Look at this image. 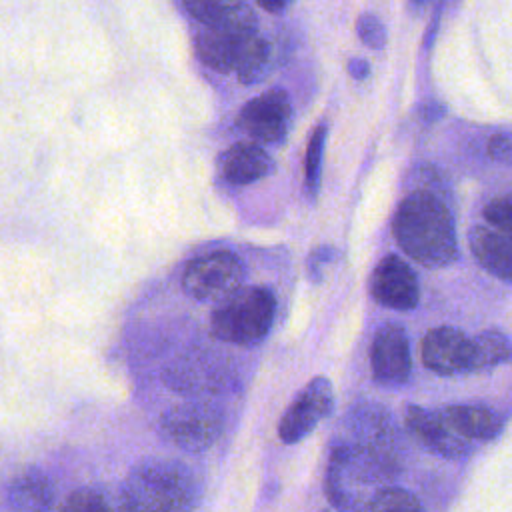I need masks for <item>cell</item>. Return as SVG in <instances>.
<instances>
[{
	"instance_id": "cell-1",
	"label": "cell",
	"mask_w": 512,
	"mask_h": 512,
	"mask_svg": "<svg viewBox=\"0 0 512 512\" xmlns=\"http://www.w3.org/2000/svg\"><path fill=\"white\" fill-rule=\"evenodd\" d=\"M360 424L356 440L334 444L328 456L324 492L338 512H366L398 470L388 422L366 418Z\"/></svg>"
},
{
	"instance_id": "cell-2",
	"label": "cell",
	"mask_w": 512,
	"mask_h": 512,
	"mask_svg": "<svg viewBox=\"0 0 512 512\" xmlns=\"http://www.w3.org/2000/svg\"><path fill=\"white\" fill-rule=\"evenodd\" d=\"M392 232L398 246L424 268H444L458 258L454 218L432 192H410L398 204Z\"/></svg>"
},
{
	"instance_id": "cell-3",
	"label": "cell",
	"mask_w": 512,
	"mask_h": 512,
	"mask_svg": "<svg viewBox=\"0 0 512 512\" xmlns=\"http://www.w3.org/2000/svg\"><path fill=\"white\" fill-rule=\"evenodd\" d=\"M122 494L138 512H192L200 502V482L178 460L150 458L128 472Z\"/></svg>"
},
{
	"instance_id": "cell-4",
	"label": "cell",
	"mask_w": 512,
	"mask_h": 512,
	"mask_svg": "<svg viewBox=\"0 0 512 512\" xmlns=\"http://www.w3.org/2000/svg\"><path fill=\"white\" fill-rule=\"evenodd\" d=\"M274 314V294L262 286H248L236 290L214 308L210 316V330L224 342L252 346L268 334Z\"/></svg>"
},
{
	"instance_id": "cell-5",
	"label": "cell",
	"mask_w": 512,
	"mask_h": 512,
	"mask_svg": "<svg viewBox=\"0 0 512 512\" xmlns=\"http://www.w3.org/2000/svg\"><path fill=\"white\" fill-rule=\"evenodd\" d=\"M198 58L216 72H234L242 84H254L266 74L270 46L258 32L204 30L196 36Z\"/></svg>"
},
{
	"instance_id": "cell-6",
	"label": "cell",
	"mask_w": 512,
	"mask_h": 512,
	"mask_svg": "<svg viewBox=\"0 0 512 512\" xmlns=\"http://www.w3.org/2000/svg\"><path fill=\"white\" fill-rule=\"evenodd\" d=\"M158 430L164 440L186 452H204L216 444L224 430L222 410L206 400H190L168 408Z\"/></svg>"
},
{
	"instance_id": "cell-7",
	"label": "cell",
	"mask_w": 512,
	"mask_h": 512,
	"mask_svg": "<svg viewBox=\"0 0 512 512\" xmlns=\"http://www.w3.org/2000/svg\"><path fill=\"white\" fill-rule=\"evenodd\" d=\"M242 280V260L228 250H216L198 256L186 266L182 286L196 300L220 304L242 288Z\"/></svg>"
},
{
	"instance_id": "cell-8",
	"label": "cell",
	"mask_w": 512,
	"mask_h": 512,
	"mask_svg": "<svg viewBox=\"0 0 512 512\" xmlns=\"http://www.w3.org/2000/svg\"><path fill=\"white\" fill-rule=\"evenodd\" d=\"M164 380L172 390L200 398L228 390L234 382V376L230 364L224 358L210 352H192L182 354L176 362H172L164 372Z\"/></svg>"
},
{
	"instance_id": "cell-9",
	"label": "cell",
	"mask_w": 512,
	"mask_h": 512,
	"mask_svg": "<svg viewBox=\"0 0 512 512\" xmlns=\"http://www.w3.org/2000/svg\"><path fill=\"white\" fill-rule=\"evenodd\" d=\"M334 408V390L326 376L312 378L286 408L278 422V436L284 444L304 440Z\"/></svg>"
},
{
	"instance_id": "cell-10",
	"label": "cell",
	"mask_w": 512,
	"mask_h": 512,
	"mask_svg": "<svg viewBox=\"0 0 512 512\" xmlns=\"http://www.w3.org/2000/svg\"><path fill=\"white\" fill-rule=\"evenodd\" d=\"M290 120L292 104L288 94L280 88H272L244 104L236 124L254 144H276L286 138Z\"/></svg>"
},
{
	"instance_id": "cell-11",
	"label": "cell",
	"mask_w": 512,
	"mask_h": 512,
	"mask_svg": "<svg viewBox=\"0 0 512 512\" xmlns=\"http://www.w3.org/2000/svg\"><path fill=\"white\" fill-rule=\"evenodd\" d=\"M372 378L388 388L408 382L412 370L410 344L400 324H384L376 330L370 346Z\"/></svg>"
},
{
	"instance_id": "cell-12",
	"label": "cell",
	"mask_w": 512,
	"mask_h": 512,
	"mask_svg": "<svg viewBox=\"0 0 512 512\" xmlns=\"http://www.w3.org/2000/svg\"><path fill=\"white\" fill-rule=\"evenodd\" d=\"M368 288L378 304L392 310H412L420 302L418 278L396 254H388L376 264Z\"/></svg>"
},
{
	"instance_id": "cell-13",
	"label": "cell",
	"mask_w": 512,
	"mask_h": 512,
	"mask_svg": "<svg viewBox=\"0 0 512 512\" xmlns=\"http://www.w3.org/2000/svg\"><path fill=\"white\" fill-rule=\"evenodd\" d=\"M420 350L424 366L440 376L472 372V338L454 326L428 330Z\"/></svg>"
},
{
	"instance_id": "cell-14",
	"label": "cell",
	"mask_w": 512,
	"mask_h": 512,
	"mask_svg": "<svg viewBox=\"0 0 512 512\" xmlns=\"http://www.w3.org/2000/svg\"><path fill=\"white\" fill-rule=\"evenodd\" d=\"M404 422L410 434L430 452L442 458H462L472 452V442L454 434L440 418L438 410L430 412L422 406L410 404L404 412Z\"/></svg>"
},
{
	"instance_id": "cell-15",
	"label": "cell",
	"mask_w": 512,
	"mask_h": 512,
	"mask_svg": "<svg viewBox=\"0 0 512 512\" xmlns=\"http://www.w3.org/2000/svg\"><path fill=\"white\" fill-rule=\"evenodd\" d=\"M184 8L206 30L216 32H256V12L238 0H188Z\"/></svg>"
},
{
	"instance_id": "cell-16",
	"label": "cell",
	"mask_w": 512,
	"mask_h": 512,
	"mask_svg": "<svg viewBox=\"0 0 512 512\" xmlns=\"http://www.w3.org/2000/svg\"><path fill=\"white\" fill-rule=\"evenodd\" d=\"M272 166L270 154L254 142H238L218 158L220 174L234 186H246L268 176Z\"/></svg>"
},
{
	"instance_id": "cell-17",
	"label": "cell",
	"mask_w": 512,
	"mask_h": 512,
	"mask_svg": "<svg viewBox=\"0 0 512 512\" xmlns=\"http://www.w3.org/2000/svg\"><path fill=\"white\" fill-rule=\"evenodd\" d=\"M468 246L488 274L512 284V242L508 238L490 226L476 224L468 230Z\"/></svg>"
},
{
	"instance_id": "cell-18",
	"label": "cell",
	"mask_w": 512,
	"mask_h": 512,
	"mask_svg": "<svg viewBox=\"0 0 512 512\" xmlns=\"http://www.w3.org/2000/svg\"><path fill=\"white\" fill-rule=\"evenodd\" d=\"M438 414L454 434L468 442L492 440L502 430V418L484 406L450 404L440 408Z\"/></svg>"
},
{
	"instance_id": "cell-19",
	"label": "cell",
	"mask_w": 512,
	"mask_h": 512,
	"mask_svg": "<svg viewBox=\"0 0 512 512\" xmlns=\"http://www.w3.org/2000/svg\"><path fill=\"white\" fill-rule=\"evenodd\" d=\"M8 504L14 512H52L56 490L40 470L20 472L8 486Z\"/></svg>"
},
{
	"instance_id": "cell-20",
	"label": "cell",
	"mask_w": 512,
	"mask_h": 512,
	"mask_svg": "<svg viewBox=\"0 0 512 512\" xmlns=\"http://www.w3.org/2000/svg\"><path fill=\"white\" fill-rule=\"evenodd\" d=\"M58 512H138L122 494V490L112 496L102 488L82 486L74 492H70Z\"/></svg>"
},
{
	"instance_id": "cell-21",
	"label": "cell",
	"mask_w": 512,
	"mask_h": 512,
	"mask_svg": "<svg viewBox=\"0 0 512 512\" xmlns=\"http://www.w3.org/2000/svg\"><path fill=\"white\" fill-rule=\"evenodd\" d=\"M512 360V342L500 330H482L472 338V372Z\"/></svg>"
},
{
	"instance_id": "cell-22",
	"label": "cell",
	"mask_w": 512,
	"mask_h": 512,
	"mask_svg": "<svg viewBox=\"0 0 512 512\" xmlns=\"http://www.w3.org/2000/svg\"><path fill=\"white\" fill-rule=\"evenodd\" d=\"M326 124H318L310 136L304 160V188L310 198H316L320 190V176H322V158H324V144H326Z\"/></svg>"
},
{
	"instance_id": "cell-23",
	"label": "cell",
	"mask_w": 512,
	"mask_h": 512,
	"mask_svg": "<svg viewBox=\"0 0 512 512\" xmlns=\"http://www.w3.org/2000/svg\"><path fill=\"white\" fill-rule=\"evenodd\" d=\"M366 512H424V508L412 492L398 486H388L372 500Z\"/></svg>"
},
{
	"instance_id": "cell-24",
	"label": "cell",
	"mask_w": 512,
	"mask_h": 512,
	"mask_svg": "<svg viewBox=\"0 0 512 512\" xmlns=\"http://www.w3.org/2000/svg\"><path fill=\"white\" fill-rule=\"evenodd\" d=\"M484 218L496 232L512 242V194H502L490 200L484 208Z\"/></svg>"
},
{
	"instance_id": "cell-25",
	"label": "cell",
	"mask_w": 512,
	"mask_h": 512,
	"mask_svg": "<svg viewBox=\"0 0 512 512\" xmlns=\"http://www.w3.org/2000/svg\"><path fill=\"white\" fill-rule=\"evenodd\" d=\"M356 32H358V38L372 50H380L386 46L388 42V32H386V26L382 24V20L372 14V12H364L360 14L358 22H356Z\"/></svg>"
},
{
	"instance_id": "cell-26",
	"label": "cell",
	"mask_w": 512,
	"mask_h": 512,
	"mask_svg": "<svg viewBox=\"0 0 512 512\" xmlns=\"http://www.w3.org/2000/svg\"><path fill=\"white\" fill-rule=\"evenodd\" d=\"M488 156L500 164L512 166V132L492 136L488 140Z\"/></svg>"
},
{
	"instance_id": "cell-27",
	"label": "cell",
	"mask_w": 512,
	"mask_h": 512,
	"mask_svg": "<svg viewBox=\"0 0 512 512\" xmlns=\"http://www.w3.org/2000/svg\"><path fill=\"white\" fill-rule=\"evenodd\" d=\"M332 258H334V250H332L330 246H320V248H316V250L310 254V258H308V274H310V278H312L314 282L320 280V270H322V266H324L326 262H330Z\"/></svg>"
},
{
	"instance_id": "cell-28",
	"label": "cell",
	"mask_w": 512,
	"mask_h": 512,
	"mask_svg": "<svg viewBox=\"0 0 512 512\" xmlns=\"http://www.w3.org/2000/svg\"><path fill=\"white\" fill-rule=\"evenodd\" d=\"M348 72L356 80H364L370 74V64L364 58H352L348 62Z\"/></svg>"
},
{
	"instance_id": "cell-29",
	"label": "cell",
	"mask_w": 512,
	"mask_h": 512,
	"mask_svg": "<svg viewBox=\"0 0 512 512\" xmlns=\"http://www.w3.org/2000/svg\"><path fill=\"white\" fill-rule=\"evenodd\" d=\"M420 112H422V116L430 122V120H436L438 116H442V106H438L436 102H428Z\"/></svg>"
},
{
	"instance_id": "cell-30",
	"label": "cell",
	"mask_w": 512,
	"mask_h": 512,
	"mask_svg": "<svg viewBox=\"0 0 512 512\" xmlns=\"http://www.w3.org/2000/svg\"><path fill=\"white\" fill-rule=\"evenodd\" d=\"M260 6L264 8V10H268V12H280V10H284L286 6H288V2H284V0H278V2H260Z\"/></svg>"
},
{
	"instance_id": "cell-31",
	"label": "cell",
	"mask_w": 512,
	"mask_h": 512,
	"mask_svg": "<svg viewBox=\"0 0 512 512\" xmlns=\"http://www.w3.org/2000/svg\"><path fill=\"white\" fill-rule=\"evenodd\" d=\"M322 512H328V510H322Z\"/></svg>"
}]
</instances>
